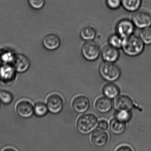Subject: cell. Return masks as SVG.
I'll return each mask as SVG.
<instances>
[{
  "label": "cell",
  "instance_id": "obj_2",
  "mask_svg": "<svg viewBox=\"0 0 151 151\" xmlns=\"http://www.w3.org/2000/svg\"><path fill=\"white\" fill-rule=\"evenodd\" d=\"M101 77L109 82H113L118 80L121 74L120 68L114 63L104 62L99 67Z\"/></svg>",
  "mask_w": 151,
  "mask_h": 151
},
{
  "label": "cell",
  "instance_id": "obj_28",
  "mask_svg": "<svg viewBox=\"0 0 151 151\" xmlns=\"http://www.w3.org/2000/svg\"><path fill=\"white\" fill-rule=\"evenodd\" d=\"M106 6L113 10L118 9L121 6V0H105Z\"/></svg>",
  "mask_w": 151,
  "mask_h": 151
},
{
  "label": "cell",
  "instance_id": "obj_4",
  "mask_svg": "<svg viewBox=\"0 0 151 151\" xmlns=\"http://www.w3.org/2000/svg\"><path fill=\"white\" fill-rule=\"evenodd\" d=\"M81 52L83 57L89 62L97 60L101 53L99 46L93 41H86L82 47Z\"/></svg>",
  "mask_w": 151,
  "mask_h": 151
},
{
  "label": "cell",
  "instance_id": "obj_9",
  "mask_svg": "<svg viewBox=\"0 0 151 151\" xmlns=\"http://www.w3.org/2000/svg\"><path fill=\"white\" fill-rule=\"evenodd\" d=\"M113 106L117 111H129L134 107V102L132 99L126 95H119L114 99Z\"/></svg>",
  "mask_w": 151,
  "mask_h": 151
},
{
  "label": "cell",
  "instance_id": "obj_20",
  "mask_svg": "<svg viewBox=\"0 0 151 151\" xmlns=\"http://www.w3.org/2000/svg\"><path fill=\"white\" fill-rule=\"evenodd\" d=\"M126 123L120 121L115 119L111 121L110 128L112 133L114 134L119 135L122 134L126 129Z\"/></svg>",
  "mask_w": 151,
  "mask_h": 151
},
{
  "label": "cell",
  "instance_id": "obj_13",
  "mask_svg": "<svg viewBox=\"0 0 151 151\" xmlns=\"http://www.w3.org/2000/svg\"><path fill=\"white\" fill-rule=\"evenodd\" d=\"M43 47L49 50L57 49L61 44V40L58 36L55 34L46 35L42 40Z\"/></svg>",
  "mask_w": 151,
  "mask_h": 151
},
{
  "label": "cell",
  "instance_id": "obj_17",
  "mask_svg": "<svg viewBox=\"0 0 151 151\" xmlns=\"http://www.w3.org/2000/svg\"><path fill=\"white\" fill-rule=\"evenodd\" d=\"M103 92L104 96L111 99H114L119 95L120 89L115 83L109 82L104 86Z\"/></svg>",
  "mask_w": 151,
  "mask_h": 151
},
{
  "label": "cell",
  "instance_id": "obj_14",
  "mask_svg": "<svg viewBox=\"0 0 151 151\" xmlns=\"http://www.w3.org/2000/svg\"><path fill=\"white\" fill-rule=\"evenodd\" d=\"M113 106L111 99L105 96L101 97L97 99L95 107L97 111L101 114L109 112Z\"/></svg>",
  "mask_w": 151,
  "mask_h": 151
},
{
  "label": "cell",
  "instance_id": "obj_24",
  "mask_svg": "<svg viewBox=\"0 0 151 151\" xmlns=\"http://www.w3.org/2000/svg\"><path fill=\"white\" fill-rule=\"evenodd\" d=\"M13 96L11 93L4 90H0V100L4 104H9L13 101Z\"/></svg>",
  "mask_w": 151,
  "mask_h": 151
},
{
  "label": "cell",
  "instance_id": "obj_32",
  "mask_svg": "<svg viewBox=\"0 0 151 151\" xmlns=\"http://www.w3.org/2000/svg\"><path fill=\"white\" fill-rule=\"evenodd\" d=\"M0 106H1V100H0Z\"/></svg>",
  "mask_w": 151,
  "mask_h": 151
},
{
  "label": "cell",
  "instance_id": "obj_23",
  "mask_svg": "<svg viewBox=\"0 0 151 151\" xmlns=\"http://www.w3.org/2000/svg\"><path fill=\"white\" fill-rule=\"evenodd\" d=\"M48 111L47 105L43 103H37L35 104L34 108V112L36 116L39 117H42L46 115Z\"/></svg>",
  "mask_w": 151,
  "mask_h": 151
},
{
  "label": "cell",
  "instance_id": "obj_26",
  "mask_svg": "<svg viewBox=\"0 0 151 151\" xmlns=\"http://www.w3.org/2000/svg\"><path fill=\"white\" fill-rule=\"evenodd\" d=\"M12 55L6 50L0 49V65L7 64L8 62H10Z\"/></svg>",
  "mask_w": 151,
  "mask_h": 151
},
{
  "label": "cell",
  "instance_id": "obj_6",
  "mask_svg": "<svg viewBox=\"0 0 151 151\" xmlns=\"http://www.w3.org/2000/svg\"><path fill=\"white\" fill-rule=\"evenodd\" d=\"M135 27L132 20L124 19L120 20L117 24L116 32L122 39H126L134 35Z\"/></svg>",
  "mask_w": 151,
  "mask_h": 151
},
{
  "label": "cell",
  "instance_id": "obj_25",
  "mask_svg": "<svg viewBox=\"0 0 151 151\" xmlns=\"http://www.w3.org/2000/svg\"><path fill=\"white\" fill-rule=\"evenodd\" d=\"M131 118V115L129 111H118L116 114V119H117L125 123L129 121Z\"/></svg>",
  "mask_w": 151,
  "mask_h": 151
},
{
  "label": "cell",
  "instance_id": "obj_12",
  "mask_svg": "<svg viewBox=\"0 0 151 151\" xmlns=\"http://www.w3.org/2000/svg\"><path fill=\"white\" fill-rule=\"evenodd\" d=\"M16 110L19 116L25 119L30 118L34 113V107L27 100L20 101L16 106Z\"/></svg>",
  "mask_w": 151,
  "mask_h": 151
},
{
  "label": "cell",
  "instance_id": "obj_18",
  "mask_svg": "<svg viewBox=\"0 0 151 151\" xmlns=\"http://www.w3.org/2000/svg\"><path fill=\"white\" fill-rule=\"evenodd\" d=\"M96 34L95 28L91 25L84 26L80 32L81 38L86 41H93L95 38Z\"/></svg>",
  "mask_w": 151,
  "mask_h": 151
},
{
  "label": "cell",
  "instance_id": "obj_15",
  "mask_svg": "<svg viewBox=\"0 0 151 151\" xmlns=\"http://www.w3.org/2000/svg\"><path fill=\"white\" fill-rule=\"evenodd\" d=\"M91 140L93 144L98 147H102L107 144L108 136L104 130L97 129L94 131L91 136Z\"/></svg>",
  "mask_w": 151,
  "mask_h": 151
},
{
  "label": "cell",
  "instance_id": "obj_22",
  "mask_svg": "<svg viewBox=\"0 0 151 151\" xmlns=\"http://www.w3.org/2000/svg\"><path fill=\"white\" fill-rule=\"evenodd\" d=\"M140 37L144 44H151V26L142 29Z\"/></svg>",
  "mask_w": 151,
  "mask_h": 151
},
{
  "label": "cell",
  "instance_id": "obj_11",
  "mask_svg": "<svg viewBox=\"0 0 151 151\" xmlns=\"http://www.w3.org/2000/svg\"><path fill=\"white\" fill-rule=\"evenodd\" d=\"M101 55L104 62L111 63H115L117 62L120 55L119 49L109 45L103 48Z\"/></svg>",
  "mask_w": 151,
  "mask_h": 151
},
{
  "label": "cell",
  "instance_id": "obj_7",
  "mask_svg": "<svg viewBox=\"0 0 151 151\" xmlns=\"http://www.w3.org/2000/svg\"><path fill=\"white\" fill-rule=\"evenodd\" d=\"M10 63L16 71L21 73L26 71L30 65L29 59L23 54L12 55Z\"/></svg>",
  "mask_w": 151,
  "mask_h": 151
},
{
  "label": "cell",
  "instance_id": "obj_5",
  "mask_svg": "<svg viewBox=\"0 0 151 151\" xmlns=\"http://www.w3.org/2000/svg\"><path fill=\"white\" fill-rule=\"evenodd\" d=\"M132 21L135 26L140 29H144L151 26V14L144 10H138L132 17Z\"/></svg>",
  "mask_w": 151,
  "mask_h": 151
},
{
  "label": "cell",
  "instance_id": "obj_21",
  "mask_svg": "<svg viewBox=\"0 0 151 151\" xmlns=\"http://www.w3.org/2000/svg\"><path fill=\"white\" fill-rule=\"evenodd\" d=\"M123 42V39L117 34L111 35L108 39L109 45L118 49L121 48Z\"/></svg>",
  "mask_w": 151,
  "mask_h": 151
},
{
  "label": "cell",
  "instance_id": "obj_19",
  "mask_svg": "<svg viewBox=\"0 0 151 151\" xmlns=\"http://www.w3.org/2000/svg\"><path fill=\"white\" fill-rule=\"evenodd\" d=\"M121 6L127 11L135 12L139 10L142 0H121Z\"/></svg>",
  "mask_w": 151,
  "mask_h": 151
},
{
  "label": "cell",
  "instance_id": "obj_8",
  "mask_svg": "<svg viewBox=\"0 0 151 151\" xmlns=\"http://www.w3.org/2000/svg\"><path fill=\"white\" fill-rule=\"evenodd\" d=\"M64 100L58 94H51L47 99L48 110L53 114H57L60 112L64 107Z\"/></svg>",
  "mask_w": 151,
  "mask_h": 151
},
{
  "label": "cell",
  "instance_id": "obj_16",
  "mask_svg": "<svg viewBox=\"0 0 151 151\" xmlns=\"http://www.w3.org/2000/svg\"><path fill=\"white\" fill-rule=\"evenodd\" d=\"M15 70L12 65L5 64L0 67V79L4 82L13 81L15 76Z\"/></svg>",
  "mask_w": 151,
  "mask_h": 151
},
{
  "label": "cell",
  "instance_id": "obj_10",
  "mask_svg": "<svg viewBox=\"0 0 151 151\" xmlns=\"http://www.w3.org/2000/svg\"><path fill=\"white\" fill-rule=\"evenodd\" d=\"M72 106L74 111L77 113H84L89 108L90 101L86 96L79 95L75 96L73 99Z\"/></svg>",
  "mask_w": 151,
  "mask_h": 151
},
{
  "label": "cell",
  "instance_id": "obj_1",
  "mask_svg": "<svg viewBox=\"0 0 151 151\" xmlns=\"http://www.w3.org/2000/svg\"><path fill=\"white\" fill-rule=\"evenodd\" d=\"M144 45L140 37L133 35L123 39L121 49L127 55L136 57L143 52Z\"/></svg>",
  "mask_w": 151,
  "mask_h": 151
},
{
  "label": "cell",
  "instance_id": "obj_30",
  "mask_svg": "<svg viewBox=\"0 0 151 151\" xmlns=\"http://www.w3.org/2000/svg\"><path fill=\"white\" fill-rule=\"evenodd\" d=\"M116 151H133L132 148L128 145H122L120 146L116 150Z\"/></svg>",
  "mask_w": 151,
  "mask_h": 151
},
{
  "label": "cell",
  "instance_id": "obj_27",
  "mask_svg": "<svg viewBox=\"0 0 151 151\" xmlns=\"http://www.w3.org/2000/svg\"><path fill=\"white\" fill-rule=\"evenodd\" d=\"M29 6L34 10L41 9L45 4V0H27Z\"/></svg>",
  "mask_w": 151,
  "mask_h": 151
},
{
  "label": "cell",
  "instance_id": "obj_31",
  "mask_svg": "<svg viewBox=\"0 0 151 151\" xmlns=\"http://www.w3.org/2000/svg\"><path fill=\"white\" fill-rule=\"evenodd\" d=\"M2 151H17L15 149H12L11 148H6V149H4Z\"/></svg>",
  "mask_w": 151,
  "mask_h": 151
},
{
  "label": "cell",
  "instance_id": "obj_3",
  "mask_svg": "<svg viewBox=\"0 0 151 151\" xmlns=\"http://www.w3.org/2000/svg\"><path fill=\"white\" fill-rule=\"evenodd\" d=\"M98 124L97 118L94 114H85L79 118L76 127L80 134L87 135L94 131Z\"/></svg>",
  "mask_w": 151,
  "mask_h": 151
},
{
  "label": "cell",
  "instance_id": "obj_29",
  "mask_svg": "<svg viewBox=\"0 0 151 151\" xmlns=\"http://www.w3.org/2000/svg\"><path fill=\"white\" fill-rule=\"evenodd\" d=\"M98 127L99 128V129L103 130H107L109 127V124H108V122L105 120H100L98 122Z\"/></svg>",
  "mask_w": 151,
  "mask_h": 151
}]
</instances>
